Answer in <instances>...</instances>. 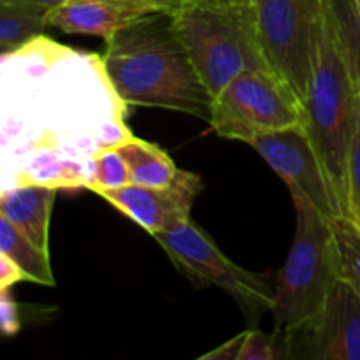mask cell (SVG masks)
Segmentation results:
<instances>
[{
	"label": "cell",
	"mask_w": 360,
	"mask_h": 360,
	"mask_svg": "<svg viewBox=\"0 0 360 360\" xmlns=\"http://www.w3.org/2000/svg\"><path fill=\"white\" fill-rule=\"evenodd\" d=\"M347 188H348V210L350 217L360 214V105L357 129H355L354 139L350 144L348 153V169H347Z\"/></svg>",
	"instance_id": "21"
},
{
	"label": "cell",
	"mask_w": 360,
	"mask_h": 360,
	"mask_svg": "<svg viewBox=\"0 0 360 360\" xmlns=\"http://www.w3.org/2000/svg\"><path fill=\"white\" fill-rule=\"evenodd\" d=\"M350 218H352V221L355 224V227H357L359 232H360V214H354V217H350Z\"/></svg>",
	"instance_id": "28"
},
{
	"label": "cell",
	"mask_w": 360,
	"mask_h": 360,
	"mask_svg": "<svg viewBox=\"0 0 360 360\" xmlns=\"http://www.w3.org/2000/svg\"><path fill=\"white\" fill-rule=\"evenodd\" d=\"M234 2H239V4H243V6H250V7H253L257 4V0H234Z\"/></svg>",
	"instance_id": "27"
},
{
	"label": "cell",
	"mask_w": 360,
	"mask_h": 360,
	"mask_svg": "<svg viewBox=\"0 0 360 360\" xmlns=\"http://www.w3.org/2000/svg\"><path fill=\"white\" fill-rule=\"evenodd\" d=\"M171 16L211 97L243 70L267 65L257 39L253 7L234 0H188L171 11Z\"/></svg>",
	"instance_id": "5"
},
{
	"label": "cell",
	"mask_w": 360,
	"mask_h": 360,
	"mask_svg": "<svg viewBox=\"0 0 360 360\" xmlns=\"http://www.w3.org/2000/svg\"><path fill=\"white\" fill-rule=\"evenodd\" d=\"M0 253L9 257L27 274L28 281L48 285V287L56 283L48 252L35 245L4 217H0Z\"/></svg>",
	"instance_id": "16"
},
{
	"label": "cell",
	"mask_w": 360,
	"mask_h": 360,
	"mask_svg": "<svg viewBox=\"0 0 360 360\" xmlns=\"http://www.w3.org/2000/svg\"><path fill=\"white\" fill-rule=\"evenodd\" d=\"M27 280V274L9 259V257L0 253V290L14 287L20 281Z\"/></svg>",
	"instance_id": "24"
},
{
	"label": "cell",
	"mask_w": 360,
	"mask_h": 360,
	"mask_svg": "<svg viewBox=\"0 0 360 360\" xmlns=\"http://www.w3.org/2000/svg\"><path fill=\"white\" fill-rule=\"evenodd\" d=\"M58 190L44 185H21L0 190V217L48 252L49 220Z\"/></svg>",
	"instance_id": "13"
},
{
	"label": "cell",
	"mask_w": 360,
	"mask_h": 360,
	"mask_svg": "<svg viewBox=\"0 0 360 360\" xmlns=\"http://www.w3.org/2000/svg\"><path fill=\"white\" fill-rule=\"evenodd\" d=\"M130 181V171L125 158L118 151V148H104L94 158V174L86 190L94 192L97 188H116Z\"/></svg>",
	"instance_id": "19"
},
{
	"label": "cell",
	"mask_w": 360,
	"mask_h": 360,
	"mask_svg": "<svg viewBox=\"0 0 360 360\" xmlns=\"http://www.w3.org/2000/svg\"><path fill=\"white\" fill-rule=\"evenodd\" d=\"M294 359L292 341L285 334L273 330L262 333L259 329L246 330L239 360H287Z\"/></svg>",
	"instance_id": "17"
},
{
	"label": "cell",
	"mask_w": 360,
	"mask_h": 360,
	"mask_svg": "<svg viewBox=\"0 0 360 360\" xmlns=\"http://www.w3.org/2000/svg\"><path fill=\"white\" fill-rule=\"evenodd\" d=\"M164 2L167 4V6H169V9H171V11H174L176 7H178V6H181L183 2H188V0H164Z\"/></svg>",
	"instance_id": "26"
},
{
	"label": "cell",
	"mask_w": 360,
	"mask_h": 360,
	"mask_svg": "<svg viewBox=\"0 0 360 360\" xmlns=\"http://www.w3.org/2000/svg\"><path fill=\"white\" fill-rule=\"evenodd\" d=\"M326 6L340 30L360 83V25L354 0H326Z\"/></svg>",
	"instance_id": "20"
},
{
	"label": "cell",
	"mask_w": 360,
	"mask_h": 360,
	"mask_svg": "<svg viewBox=\"0 0 360 360\" xmlns=\"http://www.w3.org/2000/svg\"><path fill=\"white\" fill-rule=\"evenodd\" d=\"M116 148L129 165L132 183L164 186L178 176L179 169L176 167L174 160L158 144L139 139L132 134Z\"/></svg>",
	"instance_id": "15"
},
{
	"label": "cell",
	"mask_w": 360,
	"mask_h": 360,
	"mask_svg": "<svg viewBox=\"0 0 360 360\" xmlns=\"http://www.w3.org/2000/svg\"><path fill=\"white\" fill-rule=\"evenodd\" d=\"M250 146L287 183L290 192L302 193L326 217H350L347 200L304 125L260 136Z\"/></svg>",
	"instance_id": "9"
},
{
	"label": "cell",
	"mask_w": 360,
	"mask_h": 360,
	"mask_svg": "<svg viewBox=\"0 0 360 360\" xmlns=\"http://www.w3.org/2000/svg\"><path fill=\"white\" fill-rule=\"evenodd\" d=\"M326 16L323 0H257V39L267 65L304 104Z\"/></svg>",
	"instance_id": "8"
},
{
	"label": "cell",
	"mask_w": 360,
	"mask_h": 360,
	"mask_svg": "<svg viewBox=\"0 0 360 360\" xmlns=\"http://www.w3.org/2000/svg\"><path fill=\"white\" fill-rule=\"evenodd\" d=\"M51 9L34 0H0V53H13L41 37Z\"/></svg>",
	"instance_id": "14"
},
{
	"label": "cell",
	"mask_w": 360,
	"mask_h": 360,
	"mask_svg": "<svg viewBox=\"0 0 360 360\" xmlns=\"http://www.w3.org/2000/svg\"><path fill=\"white\" fill-rule=\"evenodd\" d=\"M294 359L360 360V290L340 276L315 322L292 340Z\"/></svg>",
	"instance_id": "11"
},
{
	"label": "cell",
	"mask_w": 360,
	"mask_h": 360,
	"mask_svg": "<svg viewBox=\"0 0 360 360\" xmlns=\"http://www.w3.org/2000/svg\"><path fill=\"white\" fill-rule=\"evenodd\" d=\"M0 329L6 336H16L21 329V316L18 304L11 295V288L0 290Z\"/></svg>",
	"instance_id": "22"
},
{
	"label": "cell",
	"mask_w": 360,
	"mask_h": 360,
	"mask_svg": "<svg viewBox=\"0 0 360 360\" xmlns=\"http://www.w3.org/2000/svg\"><path fill=\"white\" fill-rule=\"evenodd\" d=\"M2 190L90 185L94 158L132 136L102 56L41 35L0 60Z\"/></svg>",
	"instance_id": "1"
},
{
	"label": "cell",
	"mask_w": 360,
	"mask_h": 360,
	"mask_svg": "<svg viewBox=\"0 0 360 360\" xmlns=\"http://www.w3.org/2000/svg\"><path fill=\"white\" fill-rule=\"evenodd\" d=\"M171 11L164 0H72L56 6L49 14V25L65 34H83L111 39L148 14Z\"/></svg>",
	"instance_id": "12"
},
{
	"label": "cell",
	"mask_w": 360,
	"mask_h": 360,
	"mask_svg": "<svg viewBox=\"0 0 360 360\" xmlns=\"http://www.w3.org/2000/svg\"><path fill=\"white\" fill-rule=\"evenodd\" d=\"M245 338H246V333H241L239 336L232 338V340H229L227 343L220 345V347H217L214 350L200 355L199 359L200 360H239V357H241L243 345H245Z\"/></svg>",
	"instance_id": "23"
},
{
	"label": "cell",
	"mask_w": 360,
	"mask_h": 360,
	"mask_svg": "<svg viewBox=\"0 0 360 360\" xmlns=\"http://www.w3.org/2000/svg\"><path fill=\"white\" fill-rule=\"evenodd\" d=\"M341 253V273L360 290V232L350 217L333 218Z\"/></svg>",
	"instance_id": "18"
},
{
	"label": "cell",
	"mask_w": 360,
	"mask_h": 360,
	"mask_svg": "<svg viewBox=\"0 0 360 360\" xmlns=\"http://www.w3.org/2000/svg\"><path fill=\"white\" fill-rule=\"evenodd\" d=\"M34 2L44 4V6H49V7H56V6H62V4L65 2H72V0H34Z\"/></svg>",
	"instance_id": "25"
},
{
	"label": "cell",
	"mask_w": 360,
	"mask_h": 360,
	"mask_svg": "<svg viewBox=\"0 0 360 360\" xmlns=\"http://www.w3.org/2000/svg\"><path fill=\"white\" fill-rule=\"evenodd\" d=\"M200 190V176L179 169L178 176L169 185L148 186L127 183L116 188H97L94 193L112 204L148 234L155 236L190 220V211Z\"/></svg>",
	"instance_id": "10"
},
{
	"label": "cell",
	"mask_w": 360,
	"mask_h": 360,
	"mask_svg": "<svg viewBox=\"0 0 360 360\" xmlns=\"http://www.w3.org/2000/svg\"><path fill=\"white\" fill-rule=\"evenodd\" d=\"M178 271L197 288L218 287L234 299L248 326L273 311L274 285L266 274L253 273L232 262L217 243L192 220L153 236Z\"/></svg>",
	"instance_id": "7"
},
{
	"label": "cell",
	"mask_w": 360,
	"mask_h": 360,
	"mask_svg": "<svg viewBox=\"0 0 360 360\" xmlns=\"http://www.w3.org/2000/svg\"><path fill=\"white\" fill-rule=\"evenodd\" d=\"M290 193L295 207V234L274 283L271 315L274 330L292 341L315 322L343 273L333 218L326 217L302 193Z\"/></svg>",
	"instance_id": "3"
},
{
	"label": "cell",
	"mask_w": 360,
	"mask_h": 360,
	"mask_svg": "<svg viewBox=\"0 0 360 360\" xmlns=\"http://www.w3.org/2000/svg\"><path fill=\"white\" fill-rule=\"evenodd\" d=\"M354 2H355V13H357V20L360 25V0H354Z\"/></svg>",
	"instance_id": "29"
},
{
	"label": "cell",
	"mask_w": 360,
	"mask_h": 360,
	"mask_svg": "<svg viewBox=\"0 0 360 360\" xmlns=\"http://www.w3.org/2000/svg\"><path fill=\"white\" fill-rule=\"evenodd\" d=\"M105 72L127 105L160 108L210 122L213 97L172 25L171 11L148 14L105 41Z\"/></svg>",
	"instance_id": "2"
},
{
	"label": "cell",
	"mask_w": 360,
	"mask_h": 360,
	"mask_svg": "<svg viewBox=\"0 0 360 360\" xmlns=\"http://www.w3.org/2000/svg\"><path fill=\"white\" fill-rule=\"evenodd\" d=\"M359 105L357 72L326 6V16L316 42L315 65L304 101V127L347 204L348 153L357 129Z\"/></svg>",
	"instance_id": "4"
},
{
	"label": "cell",
	"mask_w": 360,
	"mask_h": 360,
	"mask_svg": "<svg viewBox=\"0 0 360 360\" xmlns=\"http://www.w3.org/2000/svg\"><path fill=\"white\" fill-rule=\"evenodd\" d=\"M210 127L218 137L250 144L266 134L304 125V104L271 67H252L213 97Z\"/></svg>",
	"instance_id": "6"
}]
</instances>
